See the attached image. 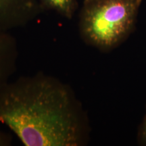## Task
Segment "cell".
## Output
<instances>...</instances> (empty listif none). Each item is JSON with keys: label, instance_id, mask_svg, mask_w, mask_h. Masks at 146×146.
<instances>
[{"label": "cell", "instance_id": "cell-1", "mask_svg": "<svg viewBox=\"0 0 146 146\" xmlns=\"http://www.w3.org/2000/svg\"><path fill=\"white\" fill-rule=\"evenodd\" d=\"M0 123L25 146H84L90 138L88 116L73 89L43 72L0 89Z\"/></svg>", "mask_w": 146, "mask_h": 146}, {"label": "cell", "instance_id": "cell-5", "mask_svg": "<svg viewBox=\"0 0 146 146\" xmlns=\"http://www.w3.org/2000/svg\"><path fill=\"white\" fill-rule=\"evenodd\" d=\"M45 10H53L67 19H71L78 8L77 0H38Z\"/></svg>", "mask_w": 146, "mask_h": 146}, {"label": "cell", "instance_id": "cell-2", "mask_svg": "<svg viewBox=\"0 0 146 146\" xmlns=\"http://www.w3.org/2000/svg\"><path fill=\"white\" fill-rule=\"evenodd\" d=\"M141 0H96L83 3L78 31L85 43L108 52L123 43L134 29Z\"/></svg>", "mask_w": 146, "mask_h": 146}, {"label": "cell", "instance_id": "cell-8", "mask_svg": "<svg viewBox=\"0 0 146 146\" xmlns=\"http://www.w3.org/2000/svg\"><path fill=\"white\" fill-rule=\"evenodd\" d=\"M96 1V0H84L83 3H91L93 2V1Z\"/></svg>", "mask_w": 146, "mask_h": 146}, {"label": "cell", "instance_id": "cell-7", "mask_svg": "<svg viewBox=\"0 0 146 146\" xmlns=\"http://www.w3.org/2000/svg\"><path fill=\"white\" fill-rule=\"evenodd\" d=\"M12 135L0 130V146H10L12 143Z\"/></svg>", "mask_w": 146, "mask_h": 146}, {"label": "cell", "instance_id": "cell-6", "mask_svg": "<svg viewBox=\"0 0 146 146\" xmlns=\"http://www.w3.org/2000/svg\"><path fill=\"white\" fill-rule=\"evenodd\" d=\"M138 141L141 145H146V113L139 129Z\"/></svg>", "mask_w": 146, "mask_h": 146}, {"label": "cell", "instance_id": "cell-3", "mask_svg": "<svg viewBox=\"0 0 146 146\" xmlns=\"http://www.w3.org/2000/svg\"><path fill=\"white\" fill-rule=\"evenodd\" d=\"M45 11L38 0H0V31L26 26Z\"/></svg>", "mask_w": 146, "mask_h": 146}, {"label": "cell", "instance_id": "cell-4", "mask_svg": "<svg viewBox=\"0 0 146 146\" xmlns=\"http://www.w3.org/2000/svg\"><path fill=\"white\" fill-rule=\"evenodd\" d=\"M18 56L15 37L10 32L0 31V89L10 81L15 73Z\"/></svg>", "mask_w": 146, "mask_h": 146}]
</instances>
